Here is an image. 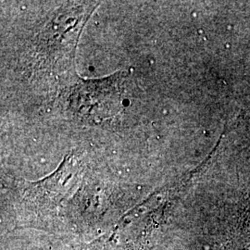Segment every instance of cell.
Segmentation results:
<instances>
[{"mask_svg":"<svg viewBox=\"0 0 250 250\" xmlns=\"http://www.w3.org/2000/svg\"><path fill=\"white\" fill-rule=\"evenodd\" d=\"M124 104H125V106L129 105V101H128V99H125V101L124 102Z\"/></svg>","mask_w":250,"mask_h":250,"instance_id":"1","label":"cell"}]
</instances>
